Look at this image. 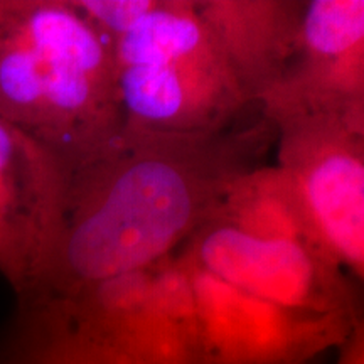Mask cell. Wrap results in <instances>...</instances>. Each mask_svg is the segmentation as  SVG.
Segmentation results:
<instances>
[{"label": "cell", "instance_id": "cell-6", "mask_svg": "<svg viewBox=\"0 0 364 364\" xmlns=\"http://www.w3.org/2000/svg\"><path fill=\"white\" fill-rule=\"evenodd\" d=\"M216 279L294 311L361 318L346 270L324 252L262 240L208 220L179 250Z\"/></svg>", "mask_w": 364, "mask_h": 364}, {"label": "cell", "instance_id": "cell-7", "mask_svg": "<svg viewBox=\"0 0 364 364\" xmlns=\"http://www.w3.org/2000/svg\"><path fill=\"white\" fill-rule=\"evenodd\" d=\"M179 255L193 284L206 364H306L343 344L359 321L277 306L216 279Z\"/></svg>", "mask_w": 364, "mask_h": 364}, {"label": "cell", "instance_id": "cell-3", "mask_svg": "<svg viewBox=\"0 0 364 364\" xmlns=\"http://www.w3.org/2000/svg\"><path fill=\"white\" fill-rule=\"evenodd\" d=\"M108 36L122 129L203 135L252 107L196 9V0H76Z\"/></svg>", "mask_w": 364, "mask_h": 364}, {"label": "cell", "instance_id": "cell-12", "mask_svg": "<svg viewBox=\"0 0 364 364\" xmlns=\"http://www.w3.org/2000/svg\"><path fill=\"white\" fill-rule=\"evenodd\" d=\"M339 348L341 351L336 364H364V316L356 322Z\"/></svg>", "mask_w": 364, "mask_h": 364}, {"label": "cell", "instance_id": "cell-8", "mask_svg": "<svg viewBox=\"0 0 364 364\" xmlns=\"http://www.w3.org/2000/svg\"><path fill=\"white\" fill-rule=\"evenodd\" d=\"M58 159L0 118V275L24 304L44 297L65 220Z\"/></svg>", "mask_w": 364, "mask_h": 364}, {"label": "cell", "instance_id": "cell-11", "mask_svg": "<svg viewBox=\"0 0 364 364\" xmlns=\"http://www.w3.org/2000/svg\"><path fill=\"white\" fill-rule=\"evenodd\" d=\"M209 220L255 238L292 241L327 253L297 188L277 164H258L236 177Z\"/></svg>", "mask_w": 364, "mask_h": 364}, {"label": "cell", "instance_id": "cell-10", "mask_svg": "<svg viewBox=\"0 0 364 364\" xmlns=\"http://www.w3.org/2000/svg\"><path fill=\"white\" fill-rule=\"evenodd\" d=\"M196 9L243 97L260 107L297 53L304 0H196Z\"/></svg>", "mask_w": 364, "mask_h": 364}, {"label": "cell", "instance_id": "cell-9", "mask_svg": "<svg viewBox=\"0 0 364 364\" xmlns=\"http://www.w3.org/2000/svg\"><path fill=\"white\" fill-rule=\"evenodd\" d=\"M258 108L364 110V0H304L297 53Z\"/></svg>", "mask_w": 364, "mask_h": 364}, {"label": "cell", "instance_id": "cell-4", "mask_svg": "<svg viewBox=\"0 0 364 364\" xmlns=\"http://www.w3.org/2000/svg\"><path fill=\"white\" fill-rule=\"evenodd\" d=\"M326 252L364 285V110L265 117Z\"/></svg>", "mask_w": 364, "mask_h": 364}, {"label": "cell", "instance_id": "cell-5", "mask_svg": "<svg viewBox=\"0 0 364 364\" xmlns=\"http://www.w3.org/2000/svg\"><path fill=\"white\" fill-rule=\"evenodd\" d=\"M58 300L134 364H206L193 284L179 253Z\"/></svg>", "mask_w": 364, "mask_h": 364}, {"label": "cell", "instance_id": "cell-1", "mask_svg": "<svg viewBox=\"0 0 364 364\" xmlns=\"http://www.w3.org/2000/svg\"><path fill=\"white\" fill-rule=\"evenodd\" d=\"M263 127L215 134L125 132L68 176L65 220L44 297L144 270L179 253L215 215L228 186L258 166Z\"/></svg>", "mask_w": 364, "mask_h": 364}, {"label": "cell", "instance_id": "cell-2", "mask_svg": "<svg viewBox=\"0 0 364 364\" xmlns=\"http://www.w3.org/2000/svg\"><path fill=\"white\" fill-rule=\"evenodd\" d=\"M0 118L66 176L122 134L112 43L76 0H0Z\"/></svg>", "mask_w": 364, "mask_h": 364}]
</instances>
